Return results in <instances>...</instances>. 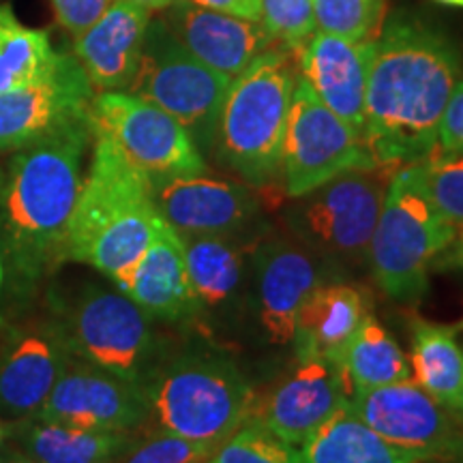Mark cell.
I'll list each match as a JSON object with an SVG mask.
<instances>
[{
    "instance_id": "6da1fadb",
    "label": "cell",
    "mask_w": 463,
    "mask_h": 463,
    "mask_svg": "<svg viewBox=\"0 0 463 463\" xmlns=\"http://www.w3.org/2000/svg\"><path fill=\"white\" fill-rule=\"evenodd\" d=\"M461 78V54L447 34L403 14L386 22L364 97V142L375 165L397 172L438 153L439 120Z\"/></svg>"
},
{
    "instance_id": "7a4b0ae2",
    "label": "cell",
    "mask_w": 463,
    "mask_h": 463,
    "mask_svg": "<svg viewBox=\"0 0 463 463\" xmlns=\"http://www.w3.org/2000/svg\"><path fill=\"white\" fill-rule=\"evenodd\" d=\"M92 142L89 116L14 150L0 183V256L11 307L31 305L61 266Z\"/></svg>"
},
{
    "instance_id": "3957f363",
    "label": "cell",
    "mask_w": 463,
    "mask_h": 463,
    "mask_svg": "<svg viewBox=\"0 0 463 463\" xmlns=\"http://www.w3.org/2000/svg\"><path fill=\"white\" fill-rule=\"evenodd\" d=\"M159 213L150 178L101 133L92 131V159L84 176L62 260L89 264L123 289L153 242Z\"/></svg>"
},
{
    "instance_id": "277c9868",
    "label": "cell",
    "mask_w": 463,
    "mask_h": 463,
    "mask_svg": "<svg viewBox=\"0 0 463 463\" xmlns=\"http://www.w3.org/2000/svg\"><path fill=\"white\" fill-rule=\"evenodd\" d=\"M142 430L222 444L251 416L256 391L228 354L211 347H167L142 382Z\"/></svg>"
},
{
    "instance_id": "5b68a950",
    "label": "cell",
    "mask_w": 463,
    "mask_h": 463,
    "mask_svg": "<svg viewBox=\"0 0 463 463\" xmlns=\"http://www.w3.org/2000/svg\"><path fill=\"white\" fill-rule=\"evenodd\" d=\"M298 78L297 52L277 45L232 80L213 150L251 189L283 183V142Z\"/></svg>"
},
{
    "instance_id": "8992f818",
    "label": "cell",
    "mask_w": 463,
    "mask_h": 463,
    "mask_svg": "<svg viewBox=\"0 0 463 463\" xmlns=\"http://www.w3.org/2000/svg\"><path fill=\"white\" fill-rule=\"evenodd\" d=\"M457 239L453 225L433 204L420 164L399 167L369 247V269L386 297L414 305L430 288L433 264Z\"/></svg>"
},
{
    "instance_id": "52a82bcc",
    "label": "cell",
    "mask_w": 463,
    "mask_h": 463,
    "mask_svg": "<svg viewBox=\"0 0 463 463\" xmlns=\"http://www.w3.org/2000/svg\"><path fill=\"white\" fill-rule=\"evenodd\" d=\"M48 309L58 317L71 354L140 384L167 345L153 320L118 288L82 283L73 292H50Z\"/></svg>"
},
{
    "instance_id": "ba28073f",
    "label": "cell",
    "mask_w": 463,
    "mask_h": 463,
    "mask_svg": "<svg viewBox=\"0 0 463 463\" xmlns=\"http://www.w3.org/2000/svg\"><path fill=\"white\" fill-rule=\"evenodd\" d=\"M395 172L350 170L292 198L283 217L292 236L324 262L352 270L369 266V247Z\"/></svg>"
},
{
    "instance_id": "9c48e42d",
    "label": "cell",
    "mask_w": 463,
    "mask_h": 463,
    "mask_svg": "<svg viewBox=\"0 0 463 463\" xmlns=\"http://www.w3.org/2000/svg\"><path fill=\"white\" fill-rule=\"evenodd\" d=\"M230 84L232 78L198 61L159 17L146 28L140 62L127 92L174 116L204 155L215 148Z\"/></svg>"
},
{
    "instance_id": "30bf717a",
    "label": "cell",
    "mask_w": 463,
    "mask_h": 463,
    "mask_svg": "<svg viewBox=\"0 0 463 463\" xmlns=\"http://www.w3.org/2000/svg\"><path fill=\"white\" fill-rule=\"evenodd\" d=\"M61 322L34 303L0 314V416L17 422L37 416L71 361Z\"/></svg>"
},
{
    "instance_id": "8fae6325",
    "label": "cell",
    "mask_w": 463,
    "mask_h": 463,
    "mask_svg": "<svg viewBox=\"0 0 463 463\" xmlns=\"http://www.w3.org/2000/svg\"><path fill=\"white\" fill-rule=\"evenodd\" d=\"M89 118L150 181L206 174V161L174 116L127 90L95 92Z\"/></svg>"
},
{
    "instance_id": "7c38bea8",
    "label": "cell",
    "mask_w": 463,
    "mask_h": 463,
    "mask_svg": "<svg viewBox=\"0 0 463 463\" xmlns=\"http://www.w3.org/2000/svg\"><path fill=\"white\" fill-rule=\"evenodd\" d=\"M375 161L361 133L331 112L298 78L283 142V191L288 198L309 194L350 170H373Z\"/></svg>"
},
{
    "instance_id": "4fadbf2b",
    "label": "cell",
    "mask_w": 463,
    "mask_h": 463,
    "mask_svg": "<svg viewBox=\"0 0 463 463\" xmlns=\"http://www.w3.org/2000/svg\"><path fill=\"white\" fill-rule=\"evenodd\" d=\"M347 405L382 438L430 463H455L463 453L461 416L438 403L412 378L354 391Z\"/></svg>"
},
{
    "instance_id": "5bb4252c",
    "label": "cell",
    "mask_w": 463,
    "mask_h": 463,
    "mask_svg": "<svg viewBox=\"0 0 463 463\" xmlns=\"http://www.w3.org/2000/svg\"><path fill=\"white\" fill-rule=\"evenodd\" d=\"M95 89L73 52H58L37 82L0 92V153H14L89 116Z\"/></svg>"
},
{
    "instance_id": "9a60e30c",
    "label": "cell",
    "mask_w": 463,
    "mask_h": 463,
    "mask_svg": "<svg viewBox=\"0 0 463 463\" xmlns=\"http://www.w3.org/2000/svg\"><path fill=\"white\" fill-rule=\"evenodd\" d=\"M352 395L350 380L337 363L317 354H297V363L256 397L249 420L300 447Z\"/></svg>"
},
{
    "instance_id": "2e32d148",
    "label": "cell",
    "mask_w": 463,
    "mask_h": 463,
    "mask_svg": "<svg viewBox=\"0 0 463 463\" xmlns=\"http://www.w3.org/2000/svg\"><path fill=\"white\" fill-rule=\"evenodd\" d=\"M37 419L92 431H140L148 405L140 384L71 356Z\"/></svg>"
},
{
    "instance_id": "e0dca14e",
    "label": "cell",
    "mask_w": 463,
    "mask_h": 463,
    "mask_svg": "<svg viewBox=\"0 0 463 463\" xmlns=\"http://www.w3.org/2000/svg\"><path fill=\"white\" fill-rule=\"evenodd\" d=\"M159 217L178 236L236 234L256 230L260 200L245 183L195 174L150 181Z\"/></svg>"
},
{
    "instance_id": "ac0fdd59",
    "label": "cell",
    "mask_w": 463,
    "mask_h": 463,
    "mask_svg": "<svg viewBox=\"0 0 463 463\" xmlns=\"http://www.w3.org/2000/svg\"><path fill=\"white\" fill-rule=\"evenodd\" d=\"M251 283L266 339L279 347L289 345L300 307L322 283L316 256L297 239H260L251 256Z\"/></svg>"
},
{
    "instance_id": "d6986e66",
    "label": "cell",
    "mask_w": 463,
    "mask_h": 463,
    "mask_svg": "<svg viewBox=\"0 0 463 463\" xmlns=\"http://www.w3.org/2000/svg\"><path fill=\"white\" fill-rule=\"evenodd\" d=\"M164 11L161 20L174 37L198 61L232 80L262 52L279 45L262 22L198 7L189 0H176Z\"/></svg>"
},
{
    "instance_id": "ffe728a7",
    "label": "cell",
    "mask_w": 463,
    "mask_h": 463,
    "mask_svg": "<svg viewBox=\"0 0 463 463\" xmlns=\"http://www.w3.org/2000/svg\"><path fill=\"white\" fill-rule=\"evenodd\" d=\"M375 42V39H373ZM373 42H347L337 34L316 31L298 50L300 78L320 101L364 137V97Z\"/></svg>"
},
{
    "instance_id": "44dd1931",
    "label": "cell",
    "mask_w": 463,
    "mask_h": 463,
    "mask_svg": "<svg viewBox=\"0 0 463 463\" xmlns=\"http://www.w3.org/2000/svg\"><path fill=\"white\" fill-rule=\"evenodd\" d=\"M120 292L153 322L189 324L202 316L189 281L183 239L159 217L153 242Z\"/></svg>"
},
{
    "instance_id": "7402d4cb",
    "label": "cell",
    "mask_w": 463,
    "mask_h": 463,
    "mask_svg": "<svg viewBox=\"0 0 463 463\" xmlns=\"http://www.w3.org/2000/svg\"><path fill=\"white\" fill-rule=\"evenodd\" d=\"M150 20V11L127 0H114L95 24L75 37L73 56L95 92L129 89Z\"/></svg>"
},
{
    "instance_id": "603a6c76",
    "label": "cell",
    "mask_w": 463,
    "mask_h": 463,
    "mask_svg": "<svg viewBox=\"0 0 463 463\" xmlns=\"http://www.w3.org/2000/svg\"><path fill=\"white\" fill-rule=\"evenodd\" d=\"M189 281L198 297L202 314L228 317L242 305L245 270L253 249L264 236L249 232L236 234L181 236Z\"/></svg>"
},
{
    "instance_id": "cb8c5ba5",
    "label": "cell",
    "mask_w": 463,
    "mask_h": 463,
    "mask_svg": "<svg viewBox=\"0 0 463 463\" xmlns=\"http://www.w3.org/2000/svg\"><path fill=\"white\" fill-rule=\"evenodd\" d=\"M367 298L350 283H320L300 307L294 354H317L344 369L345 347L367 314Z\"/></svg>"
},
{
    "instance_id": "d4e9b609",
    "label": "cell",
    "mask_w": 463,
    "mask_h": 463,
    "mask_svg": "<svg viewBox=\"0 0 463 463\" xmlns=\"http://www.w3.org/2000/svg\"><path fill=\"white\" fill-rule=\"evenodd\" d=\"M9 439L39 463H120L140 431H92L31 419L7 422Z\"/></svg>"
},
{
    "instance_id": "484cf974",
    "label": "cell",
    "mask_w": 463,
    "mask_h": 463,
    "mask_svg": "<svg viewBox=\"0 0 463 463\" xmlns=\"http://www.w3.org/2000/svg\"><path fill=\"white\" fill-rule=\"evenodd\" d=\"M300 463H430L373 431L350 405H341L300 444Z\"/></svg>"
},
{
    "instance_id": "4316f807",
    "label": "cell",
    "mask_w": 463,
    "mask_h": 463,
    "mask_svg": "<svg viewBox=\"0 0 463 463\" xmlns=\"http://www.w3.org/2000/svg\"><path fill=\"white\" fill-rule=\"evenodd\" d=\"M412 380L450 412H463V347L457 328L412 317L410 322Z\"/></svg>"
},
{
    "instance_id": "83f0119b",
    "label": "cell",
    "mask_w": 463,
    "mask_h": 463,
    "mask_svg": "<svg viewBox=\"0 0 463 463\" xmlns=\"http://www.w3.org/2000/svg\"><path fill=\"white\" fill-rule=\"evenodd\" d=\"M344 372L350 380L352 392L412 378L405 352L369 311L345 347Z\"/></svg>"
},
{
    "instance_id": "f1b7e54d",
    "label": "cell",
    "mask_w": 463,
    "mask_h": 463,
    "mask_svg": "<svg viewBox=\"0 0 463 463\" xmlns=\"http://www.w3.org/2000/svg\"><path fill=\"white\" fill-rule=\"evenodd\" d=\"M56 58L48 33L26 26L11 5L0 3V92L42 80Z\"/></svg>"
},
{
    "instance_id": "f546056e",
    "label": "cell",
    "mask_w": 463,
    "mask_h": 463,
    "mask_svg": "<svg viewBox=\"0 0 463 463\" xmlns=\"http://www.w3.org/2000/svg\"><path fill=\"white\" fill-rule=\"evenodd\" d=\"M386 0H314L317 31L347 42H373L382 31Z\"/></svg>"
},
{
    "instance_id": "4dcf8cb0",
    "label": "cell",
    "mask_w": 463,
    "mask_h": 463,
    "mask_svg": "<svg viewBox=\"0 0 463 463\" xmlns=\"http://www.w3.org/2000/svg\"><path fill=\"white\" fill-rule=\"evenodd\" d=\"M204 463H300V453L264 425L247 420Z\"/></svg>"
},
{
    "instance_id": "1f68e13d",
    "label": "cell",
    "mask_w": 463,
    "mask_h": 463,
    "mask_svg": "<svg viewBox=\"0 0 463 463\" xmlns=\"http://www.w3.org/2000/svg\"><path fill=\"white\" fill-rule=\"evenodd\" d=\"M420 165L433 204L453 225L457 236L463 234V155L433 153Z\"/></svg>"
},
{
    "instance_id": "d6a6232c",
    "label": "cell",
    "mask_w": 463,
    "mask_h": 463,
    "mask_svg": "<svg viewBox=\"0 0 463 463\" xmlns=\"http://www.w3.org/2000/svg\"><path fill=\"white\" fill-rule=\"evenodd\" d=\"M219 444L198 442L165 431L140 430L120 463H204Z\"/></svg>"
},
{
    "instance_id": "836d02e7",
    "label": "cell",
    "mask_w": 463,
    "mask_h": 463,
    "mask_svg": "<svg viewBox=\"0 0 463 463\" xmlns=\"http://www.w3.org/2000/svg\"><path fill=\"white\" fill-rule=\"evenodd\" d=\"M262 24L283 48L297 52L317 31L314 0H262Z\"/></svg>"
},
{
    "instance_id": "e575fe53",
    "label": "cell",
    "mask_w": 463,
    "mask_h": 463,
    "mask_svg": "<svg viewBox=\"0 0 463 463\" xmlns=\"http://www.w3.org/2000/svg\"><path fill=\"white\" fill-rule=\"evenodd\" d=\"M50 3L54 7L58 24L78 37L106 14L114 0H50Z\"/></svg>"
},
{
    "instance_id": "d590c367",
    "label": "cell",
    "mask_w": 463,
    "mask_h": 463,
    "mask_svg": "<svg viewBox=\"0 0 463 463\" xmlns=\"http://www.w3.org/2000/svg\"><path fill=\"white\" fill-rule=\"evenodd\" d=\"M438 153L463 155V78L455 86L439 120Z\"/></svg>"
},
{
    "instance_id": "8d00e7d4",
    "label": "cell",
    "mask_w": 463,
    "mask_h": 463,
    "mask_svg": "<svg viewBox=\"0 0 463 463\" xmlns=\"http://www.w3.org/2000/svg\"><path fill=\"white\" fill-rule=\"evenodd\" d=\"M189 3L204 9L222 11V14L245 17V20H262V0H189Z\"/></svg>"
},
{
    "instance_id": "74e56055",
    "label": "cell",
    "mask_w": 463,
    "mask_h": 463,
    "mask_svg": "<svg viewBox=\"0 0 463 463\" xmlns=\"http://www.w3.org/2000/svg\"><path fill=\"white\" fill-rule=\"evenodd\" d=\"M0 463H39V461L31 459V457H28L26 453H22L17 447H9L0 453Z\"/></svg>"
},
{
    "instance_id": "f35d334b",
    "label": "cell",
    "mask_w": 463,
    "mask_h": 463,
    "mask_svg": "<svg viewBox=\"0 0 463 463\" xmlns=\"http://www.w3.org/2000/svg\"><path fill=\"white\" fill-rule=\"evenodd\" d=\"M127 3L136 5V7H142L153 14V11H164L170 7V5L176 3V0H127Z\"/></svg>"
},
{
    "instance_id": "ab89813d",
    "label": "cell",
    "mask_w": 463,
    "mask_h": 463,
    "mask_svg": "<svg viewBox=\"0 0 463 463\" xmlns=\"http://www.w3.org/2000/svg\"><path fill=\"white\" fill-rule=\"evenodd\" d=\"M439 262H449L450 266H463V245L461 242H453L447 253H444Z\"/></svg>"
},
{
    "instance_id": "60d3db41",
    "label": "cell",
    "mask_w": 463,
    "mask_h": 463,
    "mask_svg": "<svg viewBox=\"0 0 463 463\" xmlns=\"http://www.w3.org/2000/svg\"><path fill=\"white\" fill-rule=\"evenodd\" d=\"M5 439H9V427H7V422L0 419V449H3Z\"/></svg>"
},
{
    "instance_id": "b9f144b4",
    "label": "cell",
    "mask_w": 463,
    "mask_h": 463,
    "mask_svg": "<svg viewBox=\"0 0 463 463\" xmlns=\"http://www.w3.org/2000/svg\"><path fill=\"white\" fill-rule=\"evenodd\" d=\"M438 5H447V7H457L463 9V0H436Z\"/></svg>"
},
{
    "instance_id": "7bdbcfd3",
    "label": "cell",
    "mask_w": 463,
    "mask_h": 463,
    "mask_svg": "<svg viewBox=\"0 0 463 463\" xmlns=\"http://www.w3.org/2000/svg\"><path fill=\"white\" fill-rule=\"evenodd\" d=\"M5 286V264H3V256H0V289Z\"/></svg>"
},
{
    "instance_id": "ee69618b",
    "label": "cell",
    "mask_w": 463,
    "mask_h": 463,
    "mask_svg": "<svg viewBox=\"0 0 463 463\" xmlns=\"http://www.w3.org/2000/svg\"><path fill=\"white\" fill-rule=\"evenodd\" d=\"M457 242H461V245H463V234H459V236H457V239H455Z\"/></svg>"
},
{
    "instance_id": "f6af8a7d",
    "label": "cell",
    "mask_w": 463,
    "mask_h": 463,
    "mask_svg": "<svg viewBox=\"0 0 463 463\" xmlns=\"http://www.w3.org/2000/svg\"><path fill=\"white\" fill-rule=\"evenodd\" d=\"M455 463H463V453H461V455H459V459H457V461H455Z\"/></svg>"
},
{
    "instance_id": "bcb514c9",
    "label": "cell",
    "mask_w": 463,
    "mask_h": 463,
    "mask_svg": "<svg viewBox=\"0 0 463 463\" xmlns=\"http://www.w3.org/2000/svg\"><path fill=\"white\" fill-rule=\"evenodd\" d=\"M0 183H3V167H0Z\"/></svg>"
}]
</instances>
